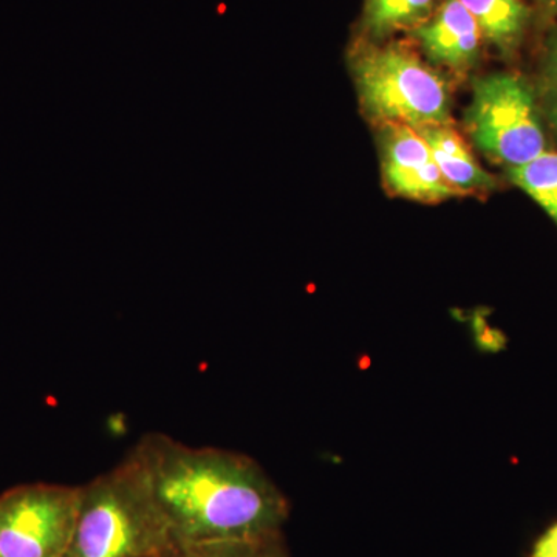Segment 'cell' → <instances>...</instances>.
Segmentation results:
<instances>
[{
    "instance_id": "cell-12",
    "label": "cell",
    "mask_w": 557,
    "mask_h": 557,
    "mask_svg": "<svg viewBox=\"0 0 557 557\" xmlns=\"http://www.w3.org/2000/svg\"><path fill=\"white\" fill-rule=\"evenodd\" d=\"M180 557H289L284 533L190 549Z\"/></svg>"
},
{
    "instance_id": "cell-13",
    "label": "cell",
    "mask_w": 557,
    "mask_h": 557,
    "mask_svg": "<svg viewBox=\"0 0 557 557\" xmlns=\"http://www.w3.org/2000/svg\"><path fill=\"white\" fill-rule=\"evenodd\" d=\"M542 100L549 127L557 135V36L549 42L542 76Z\"/></svg>"
},
{
    "instance_id": "cell-15",
    "label": "cell",
    "mask_w": 557,
    "mask_h": 557,
    "mask_svg": "<svg viewBox=\"0 0 557 557\" xmlns=\"http://www.w3.org/2000/svg\"><path fill=\"white\" fill-rule=\"evenodd\" d=\"M541 3L548 13L557 14V0H541Z\"/></svg>"
},
{
    "instance_id": "cell-2",
    "label": "cell",
    "mask_w": 557,
    "mask_h": 557,
    "mask_svg": "<svg viewBox=\"0 0 557 557\" xmlns=\"http://www.w3.org/2000/svg\"><path fill=\"white\" fill-rule=\"evenodd\" d=\"M62 557H172L129 457L81 486L75 527Z\"/></svg>"
},
{
    "instance_id": "cell-6",
    "label": "cell",
    "mask_w": 557,
    "mask_h": 557,
    "mask_svg": "<svg viewBox=\"0 0 557 557\" xmlns=\"http://www.w3.org/2000/svg\"><path fill=\"white\" fill-rule=\"evenodd\" d=\"M383 135L384 180L395 196L426 203L457 196L443 178L428 143L413 127L388 123Z\"/></svg>"
},
{
    "instance_id": "cell-5",
    "label": "cell",
    "mask_w": 557,
    "mask_h": 557,
    "mask_svg": "<svg viewBox=\"0 0 557 557\" xmlns=\"http://www.w3.org/2000/svg\"><path fill=\"white\" fill-rule=\"evenodd\" d=\"M81 486L28 483L0 494V557H62Z\"/></svg>"
},
{
    "instance_id": "cell-4",
    "label": "cell",
    "mask_w": 557,
    "mask_h": 557,
    "mask_svg": "<svg viewBox=\"0 0 557 557\" xmlns=\"http://www.w3.org/2000/svg\"><path fill=\"white\" fill-rule=\"evenodd\" d=\"M468 129L475 145L508 170L547 150L534 91L512 73H496L475 83Z\"/></svg>"
},
{
    "instance_id": "cell-14",
    "label": "cell",
    "mask_w": 557,
    "mask_h": 557,
    "mask_svg": "<svg viewBox=\"0 0 557 557\" xmlns=\"http://www.w3.org/2000/svg\"><path fill=\"white\" fill-rule=\"evenodd\" d=\"M527 557H557V520L539 534Z\"/></svg>"
},
{
    "instance_id": "cell-7",
    "label": "cell",
    "mask_w": 557,
    "mask_h": 557,
    "mask_svg": "<svg viewBox=\"0 0 557 557\" xmlns=\"http://www.w3.org/2000/svg\"><path fill=\"white\" fill-rule=\"evenodd\" d=\"M413 35L432 61L457 72L471 67L478 60L482 33L460 0L443 2L434 17L418 25Z\"/></svg>"
},
{
    "instance_id": "cell-11",
    "label": "cell",
    "mask_w": 557,
    "mask_h": 557,
    "mask_svg": "<svg viewBox=\"0 0 557 557\" xmlns=\"http://www.w3.org/2000/svg\"><path fill=\"white\" fill-rule=\"evenodd\" d=\"M434 0H366V25L375 36L418 27L431 17Z\"/></svg>"
},
{
    "instance_id": "cell-9",
    "label": "cell",
    "mask_w": 557,
    "mask_h": 557,
    "mask_svg": "<svg viewBox=\"0 0 557 557\" xmlns=\"http://www.w3.org/2000/svg\"><path fill=\"white\" fill-rule=\"evenodd\" d=\"M478 22L479 30L504 53L518 49L528 25V11L522 0H460Z\"/></svg>"
},
{
    "instance_id": "cell-10",
    "label": "cell",
    "mask_w": 557,
    "mask_h": 557,
    "mask_svg": "<svg viewBox=\"0 0 557 557\" xmlns=\"http://www.w3.org/2000/svg\"><path fill=\"white\" fill-rule=\"evenodd\" d=\"M509 178L527 193L557 225V152L545 150L537 159L509 168Z\"/></svg>"
},
{
    "instance_id": "cell-3",
    "label": "cell",
    "mask_w": 557,
    "mask_h": 557,
    "mask_svg": "<svg viewBox=\"0 0 557 557\" xmlns=\"http://www.w3.org/2000/svg\"><path fill=\"white\" fill-rule=\"evenodd\" d=\"M355 75L362 104L375 119L413 129L449 123L445 79L408 50L364 51L355 64Z\"/></svg>"
},
{
    "instance_id": "cell-1",
    "label": "cell",
    "mask_w": 557,
    "mask_h": 557,
    "mask_svg": "<svg viewBox=\"0 0 557 557\" xmlns=\"http://www.w3.org/2000/svg\"><path fill=\"white\" fill-rule=\"evenodd\" d=\"M126 456L148 494L172 557L284 533L287 497L251 457L190 448L166 434L143 435Z\"/></svg>"
},
{
    "instance_id": "cell-8",
    "label": "cell",
    "mask_w": 557,
    "mask_h": 557,
    "mask_svg": "<svg viewBox=\"0 0 557 557\" xmlns=\"http://www.w3.org/2000/svg\"><path fill=\"white\" fill-rule=\"evenodd\" d=\"M416 131L428 143L443 178L458 194L486 193L496 186V180L480 166L463 139L448 124Z\"/></svg>"
}]
</instances>
